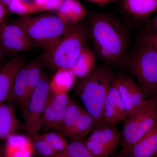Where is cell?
Instances as JSON below:
<instances>
[{"label":"cell","instance_id":"6da1fadb","mask_svg":"<svg viewBox=\"0 0 157 157\" xmlns=\"http://www.w3.org/2000/svg\"><path fill=\"white\" fill-rule=\"evenodd\" d=\"M90 30L95 51L101 60L114 66L127 61L128 36L119 21L105 13H94L90 19Z\"/></svg>","mask_w":157,"mask_h":157},{"label":"cell","instance_id":"7a4b0ae2","mask_svg":"<svg viewBox=\"0 0 157 157\" xmlns=\"http://www.w3.org/2000/svg\"><path fill=\"white\" fill-rule=\"evenodd\" d=\"M115 77L108 66H97L88 76L82 78L76 87V95L83 108L94 119V127L104 123V102Z\"/></svg>","mask_w":157,"mask_h":157},{"label":"cell","instance_id":"3957f363","mask_svg":"<svg viewBox=\"0 0 157 157\" xmlns=\"http://www.w3.org/2000/svg\"><path fill=\"white\" fill-rule=\"evenodd\" d=\"M12 23L25 33L34 45L36 44L44 48L70 33L78 25H67L57 15L52 14L25 15Z\"/></svg>","mask_w":157,"mask_h":157},{"label":"cell","instance_id":"277c9868","mask_svg":"<svg viewBox=\"0 0 157 157\" xmlns=\"http://www.w3.org/2000/svg\"><path fill=\"white\" fill-rule=\"evenodd\" d=\"M86 40V30L78 25L73 30L44 48L46 65L56 70L71 69Z\"/></svg>","mask_w":157,"mask_h":157},{"label":"cell","instance_id":"5b68a950","mask_svg":"<svg viewBox=\"0 0 157 157\" xmlns=\"http://www.w3.org/2000/svg\"><path fill=\"white\" fill-rule=\"evenodd\" d=\"M133 55L128 60L129 69L146 100L157 98V52L139 41Z\"/></svg>","mask_w":157,"mask_h":157},{"label":"cell","instance_id":"8992f818","mask_svg":"<svg viewBox=\"0 0 157 157\" xmlns=\"http://www.w3.org/2000/svg\"><path fill=\"white\" fill-rule=\"evenodd\" d=\"M157 119V98L148 99L124 121L122 149L120 153H124L140 140L151 128Z\"/></svg>","mask_w":157,"mask_h":157},{"label":"cell","instance_id":"52a82bcc","mask_svg":"<svg viewBox=\"0 0 157 157\" xmlns=\"http://www.w3.org/2000/svg\"><path fill=\"white\" fill-rule=\"evenodd\" d=\"M49 82L44 73L32 93L24 113L25 130L29 137L39 134L42 117L49 94Z\"/></svg>","mask_w":157,"mask_h":157},{"label":"cell","instance_id":"ba28073f","mask_svg":"<svg viewBox=\"0 0 157 157\" xmlns=\"http://www.w3.org/2000/svg\"><path fill=\"white\" fill-rule=\"evenodd\" d=\"M92 131L84 141L95 157H109L122 142V133L114 126L101 124L94 127Z\"/></svg>","mask_w":157,"mask_h":157},{"label":"cell","instance_id":"9c48e42d","mask_svg":"<svg viewBox=\"0 0 157 157\" xmlns=\"http://www.w3.org/2000/svg\"><path fill=\"white\" fill-rule=\"evenodd\" d=\"M115 81L128 118L147 100L135 80L127 74L121 73L115 76Z\"/></svg>","mask_w":157,"mask_h":157},{"label":"cell","instance_id":"30bf717a","mask_svg":"<svg viewBox=\"0 0 157 157\" xmlns=\"http://www.w3.org/2000/svg\"><path fill=\"white\" fill-rule=\"evenodd\" d=\"M69 99L67 94L53 95L49 94L42 117V126L60 132Z\"/></svg>","mask_w":157,"mask_h":157},{"label":"cell","instance_id":"8fae6325","mask_svg":"<svg viewBox=\"0 0 157 157\" xmlns=\"http://www.w3.org/2000/svg\"><path fill=\"white\" fill-rule=\"evenodd\" d=\"M0 45L5 51L16 52L28 51L34 44L18 26L3 23L0 25Z\"/></svg>","mask_w":157,"mask_h":157},{"label":"cell","instance_id":"7c38bea8","mask_svg":"<svg viewBox=\"0 0 157 157\" xmlns=\"http://www.w3.org/2000/svg\"><path fill=\"white\" fill-rule=\"evenodd\" d=\"M127 118L126 111L114 78L104 102L103 110V122L104 123L114 126L124 121Z\"/></svg>","mask_w":157,"mask_h":157},{"label":"cell","instance_id":"4fadbf2b","mask_svg":"<svg viewBox=\"0 0 157 157\" xmlns=\"http://www.w3.org/2000/svg\"><path fill=\"white\" fill-rule=\"evenodd\" d=\"M24 65V59L17 56L0 67V103L11 100L15 78Z\"/></svg>","mask_w":157,"mask_h":157},{"label":"cell","instance_id":"5bb4252c","mask_svg":"<svg viewBox=\"0 0 157 157\" xmlns=\"http://www.w3.org/2000/svg\"><path fill=\"white\" fill-rule=\"evenodd\" d=\"M157 153V119L140 140L122 154L128 157H155Z\"/></svg>","mask_w":157,"mask_h":157},{"label":"cell","instance_id":"9a60e30c","mask_svg":"<svg viewBox=\"0 0 157 157\" xmlns=\"http://www.w3.org/2000/svg\"><path fill=\"white\" fill-rule=\"evenodd\" d=\"M20 128L14 106L9 102L0 103V140L17 134Z\"/></svg>","mask_w":157,"mask_h":157},{"label":"cell","instance_id":"2e32d148","mask_svg":"<svg viewBox=\"0 0 157 157\" xmlns=\"http://www.w3.org/2000/svg\"><path fill=\"white\" fill-rule=\"evenodd\" d=\"M34 152L33 147L28 136L16 134L6 139L5 157H32Z\"/></svg>","mask_w":157,"mask_h":157},{"label":"cell","instance_id":"e0dca14e","mask_svg":"<svg viewBox=\"0 0 157 157\" xmlns=\"http://www.w3.org/2000/svg\"><path fill=\"white\" fill-rule=\"evenodd\" d=\"M87 12L78 0H64L58 10V17L65 24L75 25L82 20Z\"/></svg>","mask_w":157,"mask_h":157},{"label":"cell","instance_id":"ac0fdd59","mask_svg":"<svg viewBox=\"0 0 157 157\" xmlns=\"http://www.w3.org/2000/svg\"><path fill=\"white\" fill-rule=\"evenodd\" d=\"M122 7L136 18L146 19L157 11V0H122Z\"/></svg>","mask_w":157,"mask_h":157},{"label":"cell","instance_id":"d6986e66","mask_svg":"<svg viewBox=\"0 0 157 157\" xmlns=\"http://www.w3.org/2000/svg\"><path fill=\"white\" fill-rule=\"evenodd\" d=\"M28 73V65H24L16 76L10 100L17 103L23 113H24L27 104Z\"/></svg>","mask_w":157,"mask_h":157},{"label":"cell","instance_id":"ffe728a7","mask_svg":"<svg viewBox=\"0 0 157 157\" xmlns=\"http://www.w3.org/2000/svg\"><path fill=\"white\" fill-rule=\"evenodd\" d=\"M76 76L71 69H62L56 73L49 82V94L53 95L67 94L73 87Z\"/></svg>","mask_w":157,"mask_h":157},{"label":"cell","instance_id":"44dd1931","mask_svg":"<svg viewBox=\"0 0 157 157\" xmlns=\"http://www.w3.org/2000/svg\"><path fill=\"white\" fill-rule=\"evenodd\" d=\"M95 61V54L88 46L85 45L70 69L76 77L82 78L94 70Z\"/></svg>","mask_w":157,"mask_h":157},{"label":"cell","instance_id":"7402d4cb","mask_svg":"<svg viewBox=\"0 0 157 157\" xmlns=\"http://www.w3.org/2000/svg\"><path fill=\"white\" fill-rule=\"evenodd\" d=\"M94 121L92 117L85 110L78 121L66 136L71 141L83 140L94 128Z\"/></svg>","mask_w":157,"mask_h":157},{"label":"cell","instance_id":"603a6c76","mask_svg":"<svg viewBox=\"0 0 157 157\" xmlns=\"http://www.w3.org/2000/svg\"><path fill=\"white\" fill-rule=\"evenodd\" d=\"M85 110L84 108L75 100L70 98L60 131L61 134L65 137L75 125Z\"/></svg>","mask_w":157,"mask_h":157},{"label":"cell","instance_id":"cb8c5ba5","mask_svg":"<svg viewBox=\"0 0 157 157\" xmlns=\"http://www.w3.org/2000/svg\"><path fill=\"white\" fill-rule=\"evenodd\" d=\"M54 157H95L90 151L84 140L71 141L63 151L58 153Z\"/></svg>","mask_w":157,"mask_h":157},{"label":"cell","instance_id":"d4e9b609","mask_svg":"<svg viewBox=\"0 0 157 157\" xmlns=\"http://www.w3.org/2000/svg\"><path fill=\"white\" fill-rule=\"evenodd\" d=\"M27 65L28 67V89L27 96L28 104L32 93L39 83L42 73V65L39 62L34 61Z\"/></svg>","mask_w":157,"mask_h":157},{"label":"cell","instance_id":"484cf974","mask_svg":"<svg viewBox=\"0 0 157 157\" xmlns=\"http://www.w3.org/2000/svg\"><path fill=\"white\" fill-rule=\"evenodd\" d=\"M30 138L34 151L40 157H54L58 153L39 134Z\"/></svg>","mask_w":157,"mask_h":157},{"label":"cell","instance_id":"4316f807","mask_svg":"<svg viewBox=\"0 0 157 157\" xmlns=\"http://www.w3.org/2000/svg\"><path fill=\"white\" fill-rule=\"evenodd\" d=\"M7 7L12 13L21 16L39 12L34 4L25 0H10Z\"/></svg>","mask_w":157,"mask_h":157},{"label":"cell","instance_id":"83f0119b","mask_svg":"<svg viewBox=\"0 0 157 157\" xmlns=\"http://www.w3.org/2000/svg\"><path fill=\"white\" fill-rule=\"evenodd\" d=\"M42 136L57 153L65 151L69 144L62 134L54 132H48L42 135Z\"/></svg>","mask_w":157,"mask_h":157},{"label":"cell","instance_id":"f1b7e54d","mask_svg":"<svg viewBox=\"0 0 157 157\" xmlns=\"http://www.w3.org/2000/svg\"><path fill=\"white\" fill-rule=\"evenodd\" d=\"M139 41L152 47L157 52V32L149 30L141 34Z\"/></svg>","mask_w":157,"mask_h":157},{"label":"cell","instance_id":"f546056e","mask_svg":"<svg viewBox=\"0 0 157 157\" xmlns=\"http://www.w3.org/2000/svg\"><path fill=\"white\" fill-rule=\"evenodd\" d=\"M64 0H46L40 6V12L43 11L58 10Z\"/></svg>","mask_w":157,"mask_h":157},{"label":"cell","instance_id":"4dcf8cb0","mask_svg":"<svg viewBox=\"0 0 157 157\" xmlns=\"http://www.w3.org/2000/svg\"><path fill=\"white\" fill-rule=\"evenodd\" d=\"M6 7L4 4L0 2V25L4 23V18L7 12Z\"/></svg>","mask_w":157,"mask_h":157},{"label":"cell","instance_id":"1f68e13d","mask_svg":"<svg viewBox=\"0 0 157 157\" xmlns=\"http://www.w3.org/2000/svg\"><path fill=\"white\" fill-rule=\"evenodd\" d=\"M86 1L94 3V4L98 5V6L103 7L109 3L115 2L116 0H86Z\"/></svg>","mask_w":157,"mask_h":157},{"label":"cell","instance_id":"d6a6232c","mask_svg":"<svg viewBox=\"0 0 157 157\" xmlns=\"http://www.w3.org/2000/svg\"><path fill=\"white\" fill-rule=\"evenodd\" d=\"M149 27L151 30L157 32V14L150 21Z\"/></svg>","mask_w":157,"mask_h":157},{"label":"cell","instance_id":"836d02e7","mask_svg":"<svg viewBox=\"0 0 157 157\" xmlns=\"http://www.w3.org/2000/svg\"><path fill=\"white\" fill-rule=\"evenodd\" d=\"M45 1L46 0H34V4L36 7L39 12H40L39 10V8L40 6H42L43 3L45 2Z\"/></svg>","mask_w":157,"mask_h":157},{"label":"cell","instance_id":"e575fe53","mask_svg":"<svg viewBox=\"0 0 157 157\" xmlns=\"http://www.w3.org/2000/svg\"><path fill=\"white\" fill-rule=\"evenodd\" d=\"M4 51L5 50H4V48H3L2 47V46H1V45H0V60H1L2 58V57Z\"/></svg>","mask_w":157,"mask_h":157},{"label":"cell","instance_id":"d590c367","mask_svg":"<svg viewBox=\"0 0 157 157\" xmlns=\"http://www.w3.org/2000/svg\"><path fill=\"white\" fill-rule=\"evenodd\" d=\"M10 0H0V2H2L3 4L5 5L7 7V6L9 5Z\"/></svg>","mask_w":157,"mask_h":157},{"label":"cell","instance_id":"8d00e7d4","mask_svg":"<svg viewBox=\"0 0 157 157\" xmlns=\"http://www.w3.org/2000/svg\"><path fill=\"white\" fill-rule=\"evenodd\" d=\"M113 157H128L126 155L122 154H120L119 155H118L117 156H115Z\"/></svg>","mask_w":157,"mask_h":157},{"label":"cell","instance_id":"74e56055","mask_svg":"<svg viewBox=\"0 0 157 157\" xmlns=\"http://www.w3.org/2000/svg\"><path fill=\"white\" fill-rule=\"evenodd\" d=\"M157 157V153L156 155V157Z\"/></svg>","mask_w":157,"mask_h":157},{"label":"cell","instance_id":"f35d334b","mask_svg":"<svg viewBox=\"0 0 157 157\" xmlns=\"http://www.w3.org/2000/svg\"><path fill=\"white\" fill-rule=\"evenodd\" d=\"M0 157H1V156H0Z\"/></svg>","mask_w":157,"mask_h":157}]
</instances>
